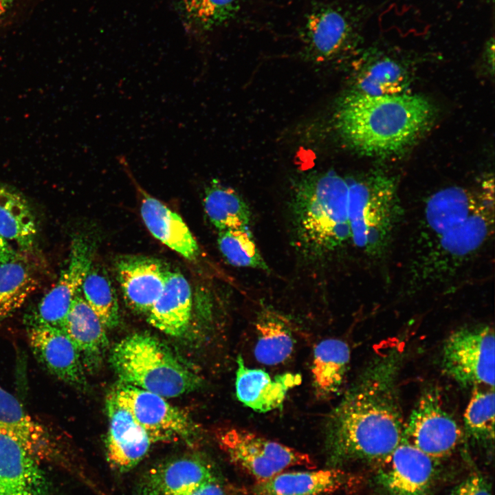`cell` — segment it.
<instances>
[{
	"label": "cell",
	"instance_id": "cell-10",
	"mask_svg": "<svg viewBox=\"0 0 495 495\" xmlns=\"http://www.w3.org/2000/svg\"><path fill=\"white\" fill-rule=\"evenodd\" d=\"M462 436L461 428L435 387L424 390L404 425L403 439L438 461L451 454Z\"/></svg>",
	"mask_w": 495,
	"mask_h": 495
},
{
	"label": "cell",
	"instance_id": "cell-29",
	"mask_svg": "<svg viewBox=\"0 0 495 495\" xmlns=\"http://www.w3.org/2000/svg\"><path fill=\"white\" fill-rule=\"evenodd\" d=\"M32 269L18 255L0 265V322L18 310L36 289Z\"/></svg>",
	"mask_w": 495,
	"mask_h": 495
},
{
	"label": "cell",
	"instance_id": "cell-6",
	"mask_svg": "<svg viewBox=\"0 0 495 495\" xmlns=\"http://www.w3.org/2000/svg\"><path fill=\"white\" fill-rule=\"evenodd\" d=\"M346 178L351 240L368 257L380 258L389 249L402 215L396 182L380 172Z\"/></svg>",
	"mask_w": 495,
	"mask_h": 495
},
{
	"label": "cell",
	"instance_id": "cell-24",
	"mask_svg": "<svg viewBox=\"0 0 495 495\" xmlns=\"http://www.w3.org/2000/svg\"><path fill=\"white\" fill-rule=\"evenodd\" d=\"M216 479L211 465L195 456L173 459L157 465L148 473V485L161 495H182Z\"/></svg>",
	"mask_w": 495,
	"mask_h": 495
},
{
	"label": "cell",
	"instance_id": "cell-23",
	"mask_svg": "<svg viewBox=\"0 0 495 495\" xmlns=\"http://www.w3.org/2000/svg\"><path fill=\"white\" fill-rule=\"evenodd\" d=\"M141 194V216L148 231L184 258L195 259L199 254V247L181 217L142 190Z\"/></svg>",
	"mask_w": 495,
	"mask_h": 495
},
{
	"label": "cell",
	"instance_id": "cell-15",
	"mask_svg": "<svg viewBox=\"0 0 495 495\" xmlns=\"http://www.w3.org/2000/svg\"><path fill=\"white\" fill-rule=\"evenodd\" d=\"M27 336L34 357L48 373L79 390L87 388L85 369L80 354L63 329L29 327Z\"/></svg>",
	"mask_w": 495,
	"mask_h": 495
},
{
	"label": "cell",
	"instance_id": "cell-35",
	"mask_svg": "<svg viewBox=\"0 0 495 495\" xmlns=\"http://www.w3.org/2000/svg\"><path fill=\"white\" fill-rule=\"evenodd\" d=\"M450 495H492L490 485L480 474L470 475L456 485Z\"/></svg>",
	"mask_w": 495,
	"mask_h": 495
},
{
	"label": "cell",
	"instance_id": "cell-9",
	"mask_svg": "<svg viewBox=\"0 0 495 495\" xmlns=\"http://www.w3.org/2000/svg\"><path fill=\"white\" fill-rule=\"evenodd\" d=\"M110 394L130 412L152 443L181 440L189 443L197 434L188 414L161 395L122 382Z\"/></svg>",
	"mask_w": 495,
	"mask_h": 495
},
{
	"label": "cell",
	"instance_id": "cell-11",
	"mask_svg": "<svg viewBox=\"0 0 495 495\" xmlns=\"http://www.w3.org/2000/svg\"><path fill=\"white\" fill-rule=\"evenodd\" d=\"M93 263V248L87 240L77 237L72 244L67 265L55 285L25 318L29 327L63 329L72 302L80 289Z\"/></svg>",
	"mask_w": 495,
	"mask_h": 495
},
{
	"label": "cell",
	"instance_id": "cell-39",
	"mask_svg": "<svg viewBox=\"0 0 495 495\" xmlns=\"http://www.w3.org/2000/svg\"><path fill=\"white\" fill-rule=\"evenodd\" d=\"M136 495H161L156 490L148 484L144 485L138 490Z\"/></svg>",
	"mask_w": 495,
	"mask_h": 495
},
{
	"label": "cell",
	"instance_id": "cell-16",
	"mask_svg": "<svg viewBox=\"0 0 495 495\" xmlns=\"http://www.w3.org/2000/svg\"><path fill=\"white\" fill-rule=\"evenodd\" d=\"M116 271L127 305L147 314L162 293L170 269L155 258L126 255L118 259Z\"/></svg>",
	"mask_w": 495,
	"mask_h": 495
},
{
	"label": "cell",
	"instance_id": "cell-26",
	"mask_svg": "<svg viewBox=\"0 0 495 495\" xmlns=\"http://www.w3.org/2000/svg\"><path fill=\"white\" fill-rule=\"evenodd\" d=\"M36 234L34 214L19 193L0 186V235L22 251L32 248Z\"/></svg>",
	"mask_w": 495,
	"mask_h": 495
},
{
	"label": "cell",
	"instance_id": "cell-34",
	"mask_svg": "<svg viewBox=\"0 0 495 495\" xmlns=\"http://www.w3.org/2000/svg\"><path fill=\"white\" fill-rule=\"evenodd\" d=\"M494 388H474L463 421L466 433L476 441L489 443L494 439Z\"/></svg>",
	"mask_w": 495,
	"mask_h": 495
},
{
	"label": "cell",
	"instance_id": "cell-1",
	"mask_svg": "<svg viewBox=\"0 0 495 495\" xmlns=\"http://www.w3.org/2000/svg\"><path fill=\"white\" fill-rule=\"evenodd\" d=\"M494 179L479 188L450 186L426 201L411 245L408 275L416 289L447 283L483 250L494 232Z\"/></svg>",
	"mask_w": 495,
	"mask_h": 495
},
{
	"label": "cell",
	"instance_id": "cell-12",
	"mask_svg": "<svg viewBox=\"0 0 495 495\" xmlns=\"http://www.w3.org/2000/svg\"><path fill=\"white\" fill-rule=\"evenodd\" d=\"M437 462L402 438L377 464L375 483L382 495H430L437 477Z\"/></svg>",
	"mask_w": 495,
	"mask_h": 495
},
{
	"label": "cell",
	"instance_id": "cell-25",
	"mask_svg": "<svg viewBox=\"0 0 495 495\" xmlns=\"http://www.w3.org/2000/svg\"><path fill=\"white\" fill-rule=\"evenodd\" d=\"M351 358L346 342L328 338L316 344L314 350L311 375L316 394L327 398L341 388Z\"/></svg>",
	"mask_w": 495,
	"mask_h": 495
},
{
	"label": "cell",
	"instance_id": "cell-5",
	"mask_svg": "<svg viewBox=\"0 0 495 495\" xmlns=\"http://www.w3.org/2000/svg\"><path fill=\"white\" fill-rule=\"evenodd\" d=\"M110 362L120 382L164 397L188 393L201 382L166 344L148 333L120 340L112 349Z\"/></svg>",
	"mask_w": 495,
	"mask_h": 495
},
{
	"label": "cell",
	"instance_id": "cell-13",
	"mask_svg": "<svg viewBox=\"0 0 495 495\" xmlns=\"http://www.w3.org/2000/svg\"><path fill=\"white\" fill-rule=\"evenodd\" d=\"M0 431L19 441L39 463L65 466L63 447L54 434L34 419L19 401L1 386Z\"/></svg>",
	"mask_w": 495,
	"mask_h": 495
},
{
	"label": "cell",
	"instance_id": "cell-37",
	"mask_svg": "<svg viewBox=\"0 0 495 495\" xmlns=\"http://www.w3.org/2000/svg\"><path fill=\"white\" fill-rule=\"evenodd\" d=\"M16 255L8 241L0 235V265L13 259Z\"/></svg>",
	"mask_w": 495,
	"mask_h": 495
},
{
	"label": "cell",
	"instance_id": "cell-28",
	"mask_svg": "<svg viewBox=\"0 0 495 495\" xmlns=\"http://www.w3.org/2000/svg\"><path fill=\"white\" fill-rule=\"evenodd\" d=\"M204 210L219 232L248 227L251 219L250 208L241 195L216 180L205 189Z\"/></svg>",
	"mask_w": 495,
	"mask_h": 495
},
{
	"label": "cell",
	"instance_id": "cell-18",
	"mask_svg": "<svg viewBox=\"0 0 495 495\" xmlns=\"http://www.w3.org/2000/svg\"><path fill=\"white\" fill-rule=\"evenodd\" d=\"M236 363V397L256 412H266L280 408L289 390L302 382L298 373H285L271 376L263 369L248 367L240 355Z\"/></svg>",
	"mask_w": 495,
	"mask_h": 495
},
{
	"label": "cell",
	"instance_id": "cell-32",
	"mask_svg": "<svg viewBox=\"0 0 495 495\" xmlns=\"http://www.w3.org/2000/svg\"><path fill=\"white\" fill-rule=\"evenodd\" d=\"M81 294L106 328L116 327L120 320L116 294L105 270L91 265L80 287Z\"/></svg>",
	"mask_w": 495,
	"mask_h": 495
},
{
	"label": "cell",
	"instance_id": "cell-22",
	"mask_svg": "<svg viewBox=\"0 0 495 495\" xmlns=\"http://www.w3.org/2000/svg\"><path fill=\"white\" fill-rule=\"evenodd\" d=\"M191 310L188 280L180 272L170 270L162 293L146 314L148 322L168 335L180 336L188 328Z\"/></svg>",
	"mask_w": 495,
	"mask_h": 495
},
{
	"label": "cell",
	"instance_id": "cell-36",
	"mask_svg": "<svg viewBox=\"0 0 495 495\" xmlns=\"http://www.w3.org/2000/svg\"><path fill=\"white\" fill-rule=\"evenodd\" d=\"M182 495H228V494L216 479L202 483Z\"/></svg>",
	"mask_w": 495,
	"mask_h": 495
},
{
	"label": "cell",
	"instance_id": "cell-3",
	"mask_svg": "<svg viewBox=\"0 0 495 495\" xmlns=\"http://www.w3.org/2000/svg\"><path fill=\"white\" fill-rule=\"evenodd\" d=\"M434 116L432 104L419 95L373 96L351 90L339 100L334 123L350 148L368 156L388 157L411 146Z\"/></svg>",
	"mask_w": 495,
	"mask_h": 495
},
{
	"label": "cell",
	"instance_id": "cell-20",
	"mask_svg": "<svg viewBox=\"0 0 495 495\" xmlns=\"http://www.w3.org/2000/svg\"><path fill=\"white\" fill-rule=\"evenodd\" d=\"M63 330L78 351L85 371L96 370L102 361L109 341L105 327L85 300L80 289L72 302Z\"/></svg>",
	"mask_w": 495,
	"mask_h": 495
},
{
	"label": "cell",
	"instance_id": "cell-33",
	"mask_svg": "<svg viewBox=\"0 0 495 495\" xmlns=\"http://www.w3.org/2000/svg\"><path fill=\"white\" fill-rule=\"evenodd\" d=\"M217 243L222 255L230 265L269 271L248 227L220 231Z\"/></svg>",
	"mask_w": 495,
	"mask_h": 495
},
{
	"label": "cell",
	"instance_id": "cell-27",
	"mask_svg": "<svg viewBox=\"0 0 495 495\" xmlns=\"http://www.w3.org/2000/svg\"><path fill=\"white\" fill-rule=\"evenodd\" d=\"M254 355L261 364L273 366L287 360L294 347V339L286 322L276 314L264 309L256 323Z\"/></svg>",
	"mask_w": 495,
	"mask_h": 495
},
{
	"label": "cell",
	"instance_id": "cell-14",
	"mask_svg": "<svg viewBox=\"0 0 495 495\" xmlns=\"http://www.w3.org/2000/svg\"><path fill=\"white\" fill-rule=\"evenodd\" d=\"M353 33V23L345 10L338 6L320 3L307 12L300 35L307 55L324 61L338 55Z\"/></svg>",
	"mask_w": 495,
	"mask_h": 495
},
{
	"label": "cell",
	"instance_id": "cell-38",
	"mask_svg": "<svg viewBox=\"0 0 495 495\" xmlns=\"http://www.w3.org/2000/svg\"><path fill=\"white\" fill-rule=\"evenodd\" d=\"M17 0H0V18L6 15L14 6Z\"/></svg>",
	"mask_w": 495,
	"mask_h": 495
},
{
	"label": "cell",
	"instance_id": "cell-2",
	"mask_svg": "<svg viewBox=\"0 0 495 495\" xmlns=\"http://www.w3.org/2000/svg\"><path fill=\"white\" fill-rule=\"evenodd\" d=\"M403 353L397 345L376 353L330 412L326 446L333 464H377L401 443L404 424L398 377Z\"/></svg>",
	"mask_w": 495,
	"mask_h": 495
},
{
	"label": "cell",
	"instance_id": "cell-31",
	"mask_svg": "<svg viewBox=\"0 0 495 495\" xmlns=\"http://www.w3.org/2000/svg\"><path fill=\"white\" fill-rule=\"evenodd\" d=\"M179 8L188 30L199 36L230 22L240 9V0H182Z\"/></svg>",
	"mask_w": 495,
	"mask_h": 495
},
{
	"label": "cell",
	"instance_id": "cell-8",
	"mask_svg": "<svg viewBox=\"0 0 495 495\" xmlns=\"http://www.w3.org/2000/svg\"><path fill=\"white\" fill-rule=\"evenodd\" d=\"M217 441L230 461L256 482L270 478L288 468L315 467L309 454L247 430L224 429L217 434Z\"/></svg>",
	"mask_w": 495,
	"mask_h": 495
},
{
	"label": "cell",
	"instance_id": "cell-19",
	"mask_svg": "<svg viewBox=\"0 0 495 495\" xmlns=\"http://www.w3.org/2000/svg\"><path fill=\"white\" fill-rule=\"evenodd\" d=\"M40 463L19 441L0 431V495H46Z\"/></svg>",
	"mask_w": 495,
	"mask_h": 495
},
{
	"label": "cell",
	"instance_id": "cell-30",
	"mask_svg": "<svg viewBox=\"0 0 495 495\" xmlns=\"http://www.w3.org/2000/svg\"><path fill=\"white\" fill-rule=\"evenodd\" d=\"M407 85L404 68L397 61L383 57L362 68L352 90L373 96L396 95L404 93Z\"/></svg>",
	"mask_w": 495,
	"mask_h": 495
},
{
	"label": "cell",
	"instance_id": "cell-7",
	"mask_svg": "<svg viewBox=\"0 0 495 495\" xmlns=\"http://www.w3.org/2000/svg\"><path fill=\"white\" fill-rule=\"evenodd\" d=\"M495 339L488 324L464 327L443 343L441 368L464 387L494 388Z\"/></svg>",
	"mask_w": 495,
	"mask_h": 495
},
{
	"label": "cell",
	"instance_id": "cell-17",
	"mask_svg": "<svg viewBox=\"0 0 495 495\" xmlns=\"http://www.w3.org/2000/svg\"><path fill=\"white\" fill-rule=\"evenodd\" d=\"M109 427L106 440L107 457L111 465L126 472L146 456L152 443L145 430L130 412L109 394L107 399Z\"/></svg>",
	"mask_w": 495,
	"mask_h": 495
},
{
	"label": "cell",
	"instance_id": "cell-4",
	"mask_svg": "<svg viewBox=\"0 0 495 495\" xmlns=\"http://www.w3.org/2000/svg\"><path fill=\"white\" fill-rule=\"evenodd\" d=\"M346 177L332 170L311 173L294 184L291 199L293 229L309 255L322 257L351 240Z\"/></svg>",
	"mask_w": 495,
	"mask_h": 495
},
{
	"label": "cell",
	"instance_id": "cell-21",
	"mask_svg": "<svg viewBox=\"0 0 495 495\" xmlns=\"http://www.w3.org/2000/svg\"><path fill=\"white\" fill-rule=\"evenodd\" d=\"M349 474L339 469L280 472L249 488L253 495H325L349 483Z\"/></svg>",
	"mask_w": 495,
	"mask_h": 495
}]
</instances>
